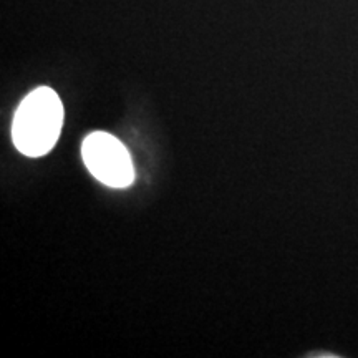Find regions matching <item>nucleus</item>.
<instances>
[{"label": "nucleus", "mask_w": 358, "mask_h": 358, "mask_svg": "<svg viewBox=\"0 0 358 358\" xmlns=\"http://www.w3.org/2000/svg\"><path fill=\"white\" fill-rule=\"evenodd\" d=\"M64 124V105L52 88L38 87L17 108L12 140L25 156L47 155L55 146Z\"/></svg>", "instance_id": "obj_1"}, {"label": "nucleus", "mask_w": 358, "mask_h": 358, "mask_svg": "<svg viewBox=\"0 0 358 358\" xmlns=\"http://www.w3.org/2000/svg\"><path fill=\"white\" fill-rule=\"evenodd\" d=\"M85 166L98 181L110 187H127L133 182L131 158L122 141L108 133L95 131L82 145Z\"/></svg>", "instance_id": "obj_2"}]
</instances>
